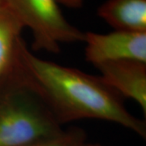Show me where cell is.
<instances>
[{"mask_svg": "<svg viewBox=\"0 0 146 146\" xmlns=\"http://www.w3.org/2000/svg\"><path fill=\"white\" fill-rule=\"evenodd\" d=\"M20 61L61 125L86 119L105 120L145 138V122L131 115L123 98L100 76L37 57L25 42L20 50Z\"/></svg>", "mask_w": 146, "mask_h": 146, "instance_id": "cell-1", "label": "cell"}, {"mask_svg": "<svg viewBox=\"0 0 146 146\" xmlns=\"http://www.w3.org/2000/svg\"><path fill=\"white\" fill-rule=\"evenodd\" d=\"M20 66L0 85V146H25L63 130Z\"/></svg>", "mask_w": 146, "mask_h": 146, "instance_id": "cell-2", "label": "cell"}, {"mask_svg": "<svg viewBox=\"0 0 146 146\" xmlns=\"http://www.w3.org/2000/svg\"><path fill=\"white\" fill-rule=\"evenodd\" d=\"M5 7L31 30L36 51L58 54L61 44L84 42V33L66 20L57 0H6Z\"/></svg>", "mask_w": 146, "mask_h": 146, "instance_id": "cell-3", "label": "cell"}, {"mask_svg": "<svg viewBox=\"0 0 146 146\" xmlns=\"http://www.w3.org/2000/svg\"><path fill=\"white\" fill-rule=\"evenodd\" d=\"M83 42L85 43V60L94 67L121 60L146 63V33L86 32Z\"/></svg>", "mask_w": 146, "mask_h": 146, "instance_id": "cell-4", "label": "cell"}, {"mask_svg": "<svg viewBox=\"0 0 146 146\" xmlns=\"http://www.w3.org/2000/svg\"><path fill=\"white\" fill-rule=\"evenodd\" d=\"M100 78L119 94L130 98L146 113V63L135 60H121L95 67Z\"/></svg>", "mask_w": 146, "mask_h": 146, "instance_id": "cell-5", "label": "cell"}, {"mask_svg": "<svg viewBox=\"0 0 146 146\" xmlns=\"http://www.w3.org/2000/svg\"><path fill=\"white\" fill-rule=\"evenodd\" d=\"M24 26L5 6L0 7V85L20 66Z\"/></svg>", "mask_w": 146, "mask_h": 146, "instance_id": "cell-6", "label": "cell"}, {"mask_svg": "<svg viewBox=\"0 0 146 146\" xmlns=\"http://www.w3.org/2000/svg\"><path fill=\"white\" fill-rule=\"evenodd\" d=\"M98 16L115 30L146 33V0H107Z\"/></svg>", "mask_w": 146, "mask_h": 146, "instance_id": "cell-7", "label": "cell"}, {"mask_svg": "<svg viewBox=\"0 0 146 146\" xmlns=\"http://www.w3.org/2000/svg\"><path fill=\"white\" fill-rule=\"evenodd\" d=\"M86 139V134L83 129L72 127L25 146H84L87 142Z\"/></svg>", "mask_w": 146, "mask_h": 146, "instance_id": "cell-8", "label": "cell"}, {"mask_svg": "<svg viewBox=\"0 0 146 146\" xmlns=\"http://www.w3.org/2000/svg\"><path fill=\"white\" fill-rule=\"evenodd\" d=\"M84 0H57L58 4L66 6L70 8H78L83 5Z\"/></svg>", "mask_w": 146, "mask_h": 146, "instance_id": "cell-9", "label": "cell"}, {"mask_svg": "<svg viewBox=\"0 0 146 146\" xmlns=\"http://www.w3.org/2000/svg\"><path fill=\"white\" fill-rule=\"evenodd\" d=\"M84 146H110V145H101V144H98V143H88L86 142Z\"/></svg>", "mask_w": 146, "mask_h": 146, "instance_id": "cell-10", "label": "cell"}, {"mask_svg": "<svg viewBox=\"0 0 146 146\" xmlns=\"http://www.w3.org/2000/svg\"><path fill=\"white\" fill-rule=\"evenodd\" d=\"M6 0H0V7H4L5 6Z\"/></svg>", "mask_w": 146, "mask_h": 146, "instance_id": "cell-11", "label": "cell"}]
</instances>
